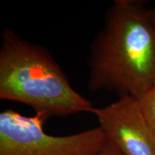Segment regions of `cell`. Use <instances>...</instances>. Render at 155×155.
<instances>
[{
	"label": "cell",
	"mask_w": 155,
	"mask_h": 155,
	"mask_svg": "<svg viewBox=\"0 0 155 155\" xmlns=\"http://www.w3.org/2000/svg\"><path fill=\"white\" fill-rule=\"evenodd\" d=\"M144 3L116 0L90 46L88 88L139 100L155 86V28Z\"/></svg>",
	"instance_id": "6da1fadb"
},
{
	"label": "cell",
	"mask_w": 155,
	"mask_h": 155,
	"mask_svg": "<svg viewBox=\"0 0 155 155\" xmlns=\"http://www.w3.org/2000/svg\"><path fill=\"white\" fill-rule=\"evenodd\" d=\"M0 98L28 106L45 121L53 116L94 114L96 108L71 86L47 48L7 27L2 32Z\"/></svg>",
	"instance_id": "7a4b0ae2"
},
{
	"label": "cell",
	"mask_w": 155,
	"mask_h": 155,
	"mask_svg": "<svg viewBox=\"0 0 155 155\" xmlns=\"http://www.w3.org/2000/svg\"><path fill=\"white\" fill-rule=\"evenodd\" d=\"M40 116L0 114V155H97L106 142L97 127L66 136L48 134Z\"/></svg>",
	"instance_id": "3957f363"
},
{
	"label": "cell",
	"mask_w": 155,
	"mask_h": 155,
	"mask_svg": "<svg viewBox=\"0 0 155 155\" xmlns=\"http://www.w3.org/2000/svg\"><path fill=\"white\" fill-rule=\"evenodd\" d=\"M94 114L106 140L124 155H155V136L147 124L138 100L130 96L103 108Z\"/></svg>",
	"instance_id": "277c9868"
},
{
	"label": "cell",
	"mask_w": 155,
	"mask_h": 155,
	"mask_svg": "<svg viewBox=\"0 0 155 155\" xmlns=\"http://www.w3.org/2000/svg\"><path fill=\"white\" fill-rule=\"evenodd\" d=\"M138 102L147 124L155 136V86L139 99Z\"/></svg>",
	"instance_id": "5b68a950"
},
{
	"label": "cell",
	"mask_w": 155,
	"mask_h": 155,
	"mask_svg": "<svg viewBox=\"0 0 155 155\" xmlns=\"http://www.w3.org/2000/svg\"><path fill=\"white\" fill-rule=\"evenodd\" d=\"M97 155H124V154L120 152V151L116 149L113 144H111V143L108 142L106 140V142L105 144L104 145V147H102L101 150H100V152H98V154Z\"/></svg>",
	"instance_id": "8992f818"
},
{
	"label": "cell",
	"mask_w": 155,
	"mask_h": 155,
	"mask_svg": "<svg viewBox=\"0 0 155 155\" xmlns=\"http://www.w3.org/2000/svg\"><path fill=\"white\" fill-rule=\"evenodd\" d=\"M149 15H150L151 21H152V24L155 28V2L153 5L152 8L149 9Z\"/></svg>",
	"instance_id": "52a82bcc"
}]
</instances>
